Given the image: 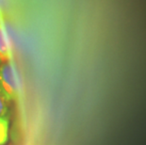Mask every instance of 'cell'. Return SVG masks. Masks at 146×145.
I'll return each mask as SVG.
<instances>
[{"label":"cell","instance_id":"cell-3","mask_svg":"<svg viewBox=\"0 0 146 145\" xmlns=\"http://www.w3.org/2000/svg\"><path fill=\"white\" fill-rule=\"evenodd\" d=\"M9 130H10V120L9 117H0V145H5L9 140Z\"/></svg>","mask_w":146,"mask_h":145},{"label":"cell","instance_id":"cell-2","mask_svg":"<svg viewBox=\"0 0 146 145\" xmlns=\"http://www.w3.org/2000/svg\"><path fill=\"white\" fill-rule=\"evenodd\" d=\"M0 61L1 63L12 61V53L1 24H0Z\"/></svg>","mask_w":146,"mask_h":145},{"label":"cell","instance_id":"cell-1","mask_svg":"<svg viewBox=\"0 0 146 145\" xmlns=\"http://www.w3.org/2000/svg\"><path fill=\"white\" fill-rule=\"evenodd\" d=\"M0 89L9 102L20 100L21 89L12 61L0 64Z\"/></svg>","mask_w":146,"mask_h":145},{"label":"cell","instance_id":"cell-4","mask_svg":"<svg viewBox=\"0 0 146 145\" xmlns=\"http://www.w3.org/2000/svg\"><path fill=\"white\" fill-rule=\"evenodd\" d=\"M9 110V100L0 89V117L6 116Z\"/></svg>","mask_w":146,"mask_h":145},{"label":"cell","instance_id":"cell-5","mask_svg":"<svg viewBox=\"0 0 146 145\" xmlns=\"http://www.w3.org/2000/svg\"><path fill=\"white\" fill-rule=\"evenodd\" d=\"M0 64H1V61H0Z\"/></svg>","mask_w":146,"mask_h":145}]
</instances>
